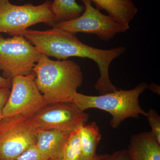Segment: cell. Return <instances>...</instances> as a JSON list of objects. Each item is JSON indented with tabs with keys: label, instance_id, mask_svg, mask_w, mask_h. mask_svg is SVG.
I'll list each match as a JSON object with an SVG mask.
<instances>
[{
	"label": "cell",
	"instance_id": "2e32d148",
	"mask_svg": "<svg viewBox=\"0 0 160 160\" xmlns=\"http://www.w3.org/2000/svg\"><path fill=\"white\" fill-rule=\"evenodd\" d=\"M147 118L149 125L151 128V132L160 144V117L157 112L154 109H151L146 112Z\"/></svg>",
	"mask_w": 160,
	"mask_h": 160
},
{
	"label": "cell",
	"instance_id": "ac0fdd59",
	"mask_svg": "<svg viewBox=\"0 0 160 160\" xmlns=\"http://www.w3.org/2000/svg\"><path fill=\"white\" fill-rule=\"evenodd\" d=\"M98 160H132L127 149L118 150L111 154L102 155Z\"/></svg>",
	"mask_w": 160,
	"mask_h": 160
},
{
	"label": "cell",
	"instance_id": "8fae6325",
	"mask_svg": "<svg viewBox=\"0 0 160 160\" xmlns=\"http://www.w3.org/2000/svg\"><path fill=\"white\" fill-rule=\"evenodd\" d=\"M127 150L132 160H160V144L151 132L132 135Z\"/></svg>",
	"mask_w": 160,
	"mask_h": 160
},
{
	"label": "cell",
	"instance_id": "7a4b0ae2",
	"mask_svg": "<svg viewBox=\"0 0 160 160\" xmlns=\"http://www.w3.org/2000/svg\"><path fill=\"white\" fill-rule=\"evenodd\" d=\"M46 105L72 102L83 77L81 66L70 60L53 61L42 54L32 70Z\"/></svg>",
	"mask_w": 160,
	"mask_h": 160
},
{
	"label": "cell",
	"instance_id": "5b68a950",
	"mask_svg": "<svg viewBox=\"0 0 160 160\" xmlns=\"http://www.w3.org/2000/svg\"><path fill=\"white\" fill-rule=\"evenodd\" d=\"M42 53L23 36L4 38L0 34V70L12 79L30 74Z\"/></svg>",
	"mask_w": 160,
	"mask_h": 160
},
{
	"label": "cell",
	"instance_id": "277c9868",
	"mask_svg": "<svg viewBox=\"0 0 160 160\" xmlns=\"http://www.w3.org/2000/svg\"><path fill=\"white\" fill-rule=\"evenodd\" d=\"M52 3L46 0L38 6L29 3L17 6L9 0H0V34L23 36L26 29L38 23L52 26L54 22Z\"/></svg>",
	"mask_w": 160,
	"mask_h": 160
},
{
	"label": "cell",
	"instance_id": "7c38bea8",
	"mask_svg": "<svg viewBox=\"0 0 160 160\" xmlns=\"http://www.w3.org/2000/svg\"><path fill=\"white\" fill-rule=\"evenodd\" d=\"M99 10H105L109 16L124 25L129 23L137 13L138 10L131 0H90Z\"/></svg>",
	"mask_w": 160,
	"mask_h": 160
},
{
	"label": "cell",
	"instance_id": "e0dca14e",
	"mask_svg": "<svg viewBox=\"0 0 160 160\" xmlns=\"http://www.w3.org/2000/svg\"><path fill=\"white\" fill-rule=\"evenodd\" d=\"M49 159L42 154L35 145L23 152L16 160H48Z\"/></svg>",
	"mask_w": 160,
	"mask_h": 160
},
{
	"label": "cell",
	"instance_id": "9c48e42d",
	"mask_svg": "<svg viewBox=\"0 0 160 160\" xmlns=\"http://www.w3.org/2000/svg\"><path fill=\"white\" fill-rule=\"evenodd\" d=\"M89 118V114L73 103L60 102L47 105L32 120L38 129L72 132L86 125Z\"/></svg>",
	"mask_w": 160,
	"mask_h": 160
},
{
	"label": "cell",
	"instance_id": "44dd1931",
	"mask_svg": "<svg viewBox=\"0 0 160 160\" xmlns=\"http://www.w3.org/2000/svg\"><path fill=\"white\" fill-rule=\"evenodd\" d=\"M148 89L152 91L153 93H157L160 95V86L155 83L152 82L148 86Z\"/></svg>",
	"mask_w": 160,
	"mask_h": 160
},
{
	"label": "cell",
	"instance_id": "6da1fadb",
	"mask_svg": "<svg viewBox=\"0 0 160 160\" xmlns=\"http://www.w3.org/2000/svg\"><path fill=\"white\" fill-rule=\"evenodd\" d=\"M23 36L42 54L48 57L59 60L71 57L87 58L94 61L100 74L94 88L100 94L118 89L111 82L109 70L112 62L126 51L123 46L109 49L94 48L81 42L76 34L55 27L44 31L27 29Z\"/></svg>",
	"mask_w": 160,
	"mask_h": 160
},
{
	"label": "cell",
	"instance_id": "4fadbf2b",
	"mask_svg": "<svg viewBox=\"0 0 160 160\" xmlns=\"http://www.w3.org/2000/svg\"><path fill=\"white\" fill-rule=\"evenodd\" d=\"M81 156L80 160H90L98 156L97 148L102 138L99 128L95 122L86 124L79 131Z\"/></svg>",
	"mask_w": 160,
	"mask_h": 160
},
{
	"label": "cell",
	"instance_id": "30bf717a",
	"mask_svg": "<svg viewBox=\"0 0 160 160\" xmlns=\"http://www.w3.org/2000/svg\"><path fill=\"white\" fill-rule=\"evenodd\" d=\"M72 132L59 129H38L36 147L49 159L58 158L62 154Z\"/></svg>",
	"mask_w": 160,
	"mask_h": 160
},
{
	"label": "cell",
	"instance_id": "7402d4cb",
	"mask_svg": "<svg viewBox=\"0 0 160 160\" xmlns=\"http://www.w3.org/2000/svg\"><path fill=\"white\" fill-rule=\"evenodd\" d=\"M101 155H98V156L96 158H95L92 159L90 160H98L100 158H101Z\"/></svg>",
	"mask_w": 160,
	"mask_h": 160
},
{
	"label": "cell",
	"instance_id": "3957f363",
	"mask_svg": "<svg viewBox=\"0 0 160 160\" xmlns=\"http://www.w3.org/2000/svg\"><path fill=\"white\" fill-rule=\"evenodd\" d=\"M148 86L147 83L142 82L130 90L118 89L99 96L86 95L76 92L72 102L82 111L95 108L109 112L112 116L110 125L116 129L128 118L138 119L140 114L146 117V112L141 108L138 99Z\"/></svg>",
	"mask_w": 160,
	"mask_h": 160
},
{
	"label": "cell",
	"instance_id": "d6986e66",
	"mask_svg": "<svg viewBox=\"0 0 160 160\" xmlns=\"http://www.w3.org/2000/svg\"><path fill=\"white\" fill-rule=\"evenodd\" d=\"M10 93L9 88L0 89V121L3 118V109Z\"/></svg>",
	"mask_w": 160,
	"mask_h": 160
},
{
	"label": "cell",
	"instance_id": "ffe728a7",
	"mask_svg": "<svg viewBox=\"0 0 160 160\" xmlns=\"http://www.w3.org/2000/svg\"><path fill=\"white\" fill-rule=\"evenodd\" d=\"M12 86V80L0 76V89L1 88H9Z\"/></svg>",
	"mask_w": 160,
	"mask_h": 160
},
{
	"label": "cell",
	"instance_id": "ba28073f",
	"mask_svg": "<svg viewBox=\"0 0 160 160\" xmlns=\"http://www.w3.org/2000/svg\"><path fill=\"white\" fill-rule=\"evenodd\" d=\"M11 91L3 109V118L18 115L32 118L47 105L35 81L33 72L12 79Z\"/></svg>",
	"mask_w": 160,
	"mask_h": 160
},
{
	"label": "cell",
	"instance_id": "8992f818",
	"mask_svg": "<svg viewBox=\"0 0 160 160\" xmlns=\"http://www.w3.org/2000/svg\"><path fill=\"white\" fill-rule=\"evenodd\" d=\"M38 129L32 118L18 115L0 121V160H16L35 145Z\"/></svg>",
	"mask_w": 160,
	"mask_h": 160
},
{
	"label": "cell",
	"instance_id": "9a60e30c",
	"mask_svg": "<svg viewBox=\"0 0 160 160\" xmlns=\"http://www.w3.org/2000/svg\"><path fill=\"white\" fill-rule=\"evenodd\" d=\"M79 129L80 128L72 132L62 154L60 158L48 160H80L81 147L79 137Z\"/></svg>",
	"mask_w": 160,
	"mask_h": 160
},
{
	"label": "cell",
	"instance_id": "5bb4252c",
	"mask_svg": "<svg viewBox=\"0 0 160 160\" xmlns=\"http://www.w3.org/2000/svg\"><path fill=\"white\" fill-rule=\"evenodd\" d=\"M85 9V6L78 4L76 0H53L52 11L54 24L77 18L82 14Z\"/></svg>",
	"mask_w": 160,
	"mask_h": 160
},
{
	"label": "cell",
	"instance_id": "52a82bcc",
	"mask_svg": "<svg viewBox=\"0 0 160 160\" xmlns=\"http://www.w3.org/2000/svg\"><path fill=\"white\" fill-rule=\"evenodd\" d=\"M85 6L82 14L74 19L54 24L52 27L71 33L93 34L100 40L109 41L118 33L126 32L129 26L123 25L109 16L103 14L94 8L90 0H81Z\"/></svg>",
	"mask_w": 160,
	"mask_h": 160
}]
</instances>
